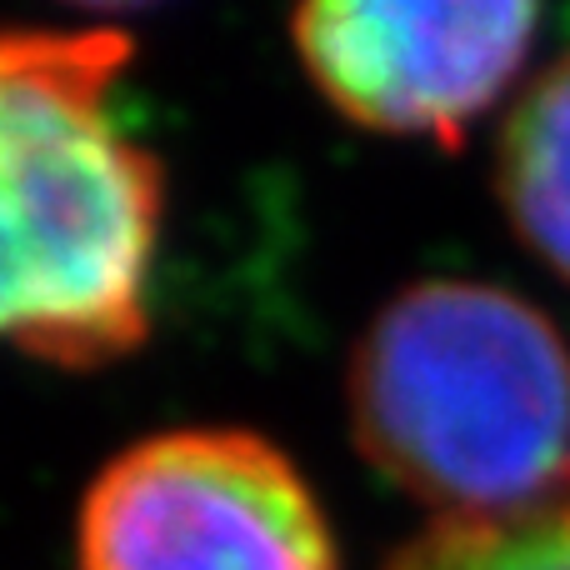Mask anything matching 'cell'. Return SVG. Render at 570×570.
I'll list each match as a JSON object with an SVG mask.
<instances>
[{"label":"cell","instance_id":"cell-4","mask_svg":"<svg viewBox=\"0 0 570 570\" xmlns=\"http://www.w3.org/2000/svg\"><path fill=\"white\" fill-rule=\"evenodd\" d=\"M535 6L325 0L291 16L305 76L345 120L455 150L535 46Z\"/></svg>","mask_w":570,"mask_h":570},{"label":"cell","instance_id":"cell-1","mask_svg":"<svg viewBox=\"0 0 570 570\" xmlns=\"http://www.w3.org/2000/svg\"><path fill=\"white\" fill-rule=\"evenodd\" d=\"M126 30L0 26V345L96 371L150 331L160 160L120 116Z\"/></svg>","mask_w":570,"mask_h":570},{"label":"cell","instance_id":"cell-3","mask_svg":"<svg viewBox=\"0 0 570 570\" xmlns=\"http://www.w3.org/2000/svg\"><path fill=\"white\" fill-rule=\"evenodd\" d=\"M80 570H335L305 475L266 435L190 425L136 441L90 481Z\"/></svg>","mask_w":570,"mask_h":570},{"label":"cell","instance_id":"cell-5","mask_svg":"<svg viewBox=\"0 0 570 570\" xmlns=\"http://www.w3.org/2000/svg\"><path fill=\"white\" fill-rule=\"evenodd\" d=\"M495 186L521 240L570 281V56L515 100Z\"/></svg>","mask_w":570,"mask_h":570},{"label":"cell","instance_id":"cell-6","mask_svg":"<svg viewBox=\"0 0 570 570\" xmlns=\"http://www.w3.org/2000/svg\"><path fill=\"white\" fill-rule=\"evenodd\" d=\"M385 570H570V475L515 511L435 521Z\"/></svg>","mask_w":570,"mask_h":570},{"label":"cell","instance_id":"cell-2","mask_svg":"<svg viewBox=\"0 0 570 570\" xmlns=\"http://www.w3.org/2000/svg\"><path fill=\"white\" fill-rule=\"evenodd\" d=\"M351 421L441 521L515 511L570 475V345L515 291L421 281L355 345Z\"/></svg>","mask_w":570,"mask_h":570}]
</instances>
